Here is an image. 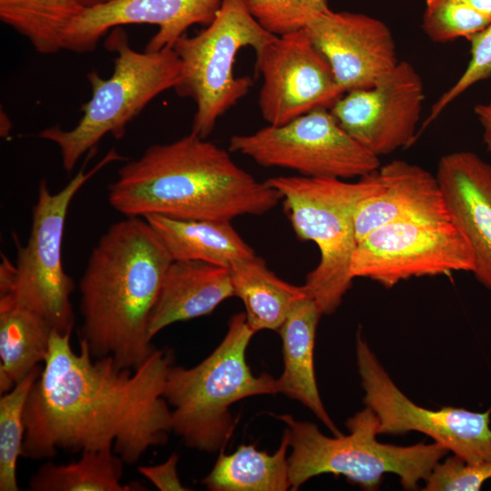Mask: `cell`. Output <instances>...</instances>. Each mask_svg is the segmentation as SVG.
<instances>
[{"mask_svg": "<svg viewBox=\"0 0 491 491\" xmlns=\"http://www.w3.org/2000/svg\"><path fill=\"white\" fill-rule=\"evenodd\" d=\"M288 447L289 435L286 429L273 455L256 449L255 445L245 444L230 455L221 451L202 483L211 491L290 490Z\"/></svg>", "mask_w": 491, "mask_h": 491, "instance_id": "cell-24", "label": "cell"}, {"mask_svg": "<svg viewBox=\"0 0 491 491\" xmlns=\"http://www.w3.org/2000/svg\"><path fill=\"white\" fill-rule=\"evenodd\" d=\"M424 101L419 73L399 61L372 86L345 93L329 110L346 133L380 157L415 141Z\"/></svg>", "mask_w": 491, "mask_h": 491, "instance_id": "cell-14", "label": "cell"}, {"mask_svg": "<svg viewBox=\"0 0 491 491\" xmlns=\"http://www.w3.org/2000/svg\"><path fill=\"white\" fill-rule=\"evenodd\" d=\"M70 336L52 332L25 406L21 457L113 448L133 465L149 448L165 445L172 423L163 394L171 350L155 349L138 368H122L111 356L94 358L83 340L75 353Z\"/></svg>", "mask_w": 491, "mask_h": 491, "instance_id": "cell-1", "label": "cell"}, {"mask_svg": "<svg viewBox=\"0 0 491 491\" xmlns=\"http://www.w3.org/2000/svg\"><path fill=\"white\" fill-rule=\"evenodd\" d=\"M125 461L113 448L85 450L68 464L45 462L32 476V491H130L141 485L123 484Z\"/></svg>", "mask_w": 491, "mask_h": 491, "instance_id": "cell-25", "label": "cell"}, {"mask_svg": "<svg viewBox=\"0 0 491 491\" xmlns=\"http://www.w3.org/2000/svg\"><path fill=\"white\" fill-rule=\"evenodd\" d=\"M112 148L91 170L82 166L69 183L52 193L45 179L39 182L25 246L16 239L15 263L2 256L0 296H7L41 316L60 334L72 332L75 314L71 294L75 285L65 273L62 244L71 201L80 188L108 164L123 160Z\"/></svg>", "mask_w": 491, "mask_h": 491, "instance_id": "cell-8", "label": "cell"}, {"mask_svg": "<svg viewBox=\"0 0 491 491\" xmlns=\"http://www.w3.org/2000/svg\"><path fill=\"white\" fill-rule=\"evenodd\" d=\"M235 296L230 268L195 260L169 265L148 325L153 339L166 326L206 316Z\"/></svg>", "mask_w": 491, "mask_h": 491, "instance_id": "cell-19", "label": "cell"}, {"mask_svg": "<svg viewBox=\"0 0 491 491\" xmlns=\"http://www.w3.org/2000/svg\"><path fill=\"white\" fill-rule=\"evenodd\" d=\"M281 199L267 180H257L226 150L192 132L149 146L108 187L110 205L125 216L232 221L264 215Z\"/></svg>", "mask_w": 491, "mask_h": 491, "instance_id": "cell-2", "label": "cell"}, {"mask_svg": "<svg viewBox=\"0 0 491 491\" xmlns=\"http://www.w3.org/2000/svg\"><path fill=\"white\" fill-rule=\"evenodd\" d=\"M254 335L246 314H235L225 337L206 358L191 368L170 366L163 396L173 407L172 432L186 446L224 451L236 426L231 406L249 396L279 393L277 379L266 373L253 375L246 362Z\"/></svg>", "mask_w": 491, "mask_h": 491, "instance_id": "cell-4", "label": "cell"}, {"mask_svg": "<svg viewBox=\"0 0 491 491\" xmlns=\"http://www.w3.org/2000/svg\"><path fill=\"white\" fill-rule=\"evenodd\" d=\"M281 195L298 238L318 247L320 260L303 286L322 315L336 312L353 278L350 263L357 241L355 214L381 188L378 170L355 182L337 178L276 176L267 179Z\"/></svg>", "mask_w": 491, "mask_h": 491, "instance_id": "cell-6", "label": "cell"}, {"mask_svg": "<svg viewBox=\"0 0 491 491\" xmlns=\"http://www.w3.org/2000/svg\"><path fill=\"white\" fill-rule=\"evenodd\" d=\"M491 479V459L469 463L457 456L438 462L425 481V491H478Z\"/></svg>", "mask_w": 491, "mask_h": 491, "instance_id": "cell-31", "label": "cell"}, {"mask_svg": "<svg viewBox=\"0 0 491 491\" xmlns=\"http://www.w3.org/2000/svg\"><path fill=\"white\" fill-rule=\"evenodd\" d=\"M475 115L483 129V141L486 150L491 152V100L478 104L475 107Z\"/></svg>", "mask_w": 491, "mask_h": 491, "instance_id": "cell-33", "label": "cell"}, {"mask_svg": "<svg viewBox=\"0 0 491 491\" xmlns=\"http://www.w3.org/2000/svg\"><path fill=\"white\" fill-rule=\"evenodd\" d=\"M275 416L286 425L289 435L290 490L322 474L344 476L365 490L378 489L386 474H395L405 489L416 490L448 452L436 442L411 446L379 442V422L368 406L348 418L349 434L333 436L291 415Z\"/></svg>", "mask_w": 491, "mask_h": 491, "instance_id": "cell-5", "label": "cell"}, {"mask_svg": "<svg viewBox=\"0 0 491 491\" xmlns=\"http://www.w3.org/2000/svg\"><path fill=\"white\" fill-rule=\"evenodd\" d=\"M490 23L462 0H426L422 29L431 41L446 43L461 37L470 40Z\"/></svg>", "mask_w": 491, "mask_h": 491, "instance_id": "cell-28", "label": "cell"}, {"mask_svg": "<svg viewBox=\"0 0 491 491\" xmlns=\"http://www.w3.org/2000/svg\"><path fill=\"white\" fill-rule=\"evenodd\" d=\"M179 456L172 454L165 462L154 466H141L138 472L160 491H186L190 488L182 485L176 465Z\"/></svg>", "mask_w": 491, "mask_h": 491, "instance_id": "cell-32", "label": "cell"}, {"mask_svg": "<svg viewBox=\"0 0 491 491\" xmlns=\"http://www.w3.org/2000/svg\"><path fill=\"white\" fill-rule=\"evenodd\" d=\"M235 296L246 307V322L252 331L280 328L293 306L308 296L304 286L279 278L255 255L230 268Z\"/></svg>", "mask_w": 491, "mask_h": 491, "instance_id": "cell-23", "label": "cell"}, {"mask_svg": "<svg viewBox=\"0 0 491 491\" xmlns=\"http://www.w3.org/2000/svg\"><path fill=\"white\" fill-rule=\"evenodd\" d=\"M144 218L173 261H203L231 268L256 255L231 221L175 219L160 215Z\"/></svg>", "mask_w": 491, "mask_h": 491, "instance_id": "cell-21", "label": "cell"}, {"mask_svg": "<svg viewBox=\"0 0 491 491\" xmlns=\"http://www.w3.org/2000/svg\"><path fill=\"white\" fill-rule=\"evenodd\" d=\"M381 188L355 214L356 241L388 223L406 219H452L438 180L424 167L393 160L378 169Z\"/></svg>", "mask_w": 491, "mask_h": 491, "instance_id": "cell-18", "label": "cell"}, {"mask_svg": "<svg viewBox=\"0 0 491 491\" xmlns=\"http://www.w3.org/2000/svg\"><path fill=\"white\" fill-rule=\"evenodd\" d=\"M109 0H79L81 5L85 7H93L101 4H104Z\"/></svg>", "mask_w": 491, "mask_h": 491, "instance_id": "cell-35", "label": "cell"}, {"mask_svg": "<svg viewBox=\"0 0 491 491\" xmlns=\"http://www.w3.org/2000/svg\"><path fill=\"white\" fill-rule=\"evenodd\" d=\"M471 57L467 66L455 82L433 104L422 129L435 121L453 101L476 83L491 77V23L470 40Z\"/></svg>", "mask_w": 491, "mask_h": 491, "instance_id": "cell-30", "label": "cell"}, {"mask_svg": "<svg viewBox=\"0 0 491 491\" xmlns=\"http://www.w3.org/2000/svg\"><path fill=\"white\" fill-rule=\"evenodd\" d=\"M222 1L109 0L83 10L66 28L63 49L78 54L93 51L110 29L132 24L158 26L145 50L173 47L192 25H209Z\"/></svg>", "mask_w": 491, "mask_h": 491, "instance_id": "cell-16", "label": "cell"}, {"mask_svg": "<svg viewBox=\"0 0 491 491\" xmlns=\"http://www.w3.org/2000/svg\"><path fill=\"white\" fill-rule=\"evenodd\" d=\"M229 151L264 167H280L319 178H360L376 172L379 156L346 133L329 109L319 108L282 125L235 135Z\"/></svg>", "mask_w": 491, "mask_h": 491, "instance_id": "cell-10", "label": "cell"}, {"mask_svg": "<svg viewBox=\"0 0 491 491\" xmlns=\"http://www.w3.org/2000/svg\"><path fill=\"white\" fill-rule=\"evenodd\" d=\"M474 268L471 246L452 219H406L381 225L358 241L350 276L391 288L412 277Z\"/></svg>", "mask_w": 491, "mask_h": 491, "instance_id": "cell-11", "label": "cell"}, {"mask_svg": "<svg viewBox=\"0 0 491 491\" xmlns=\"http://www.w3.org/2000/svg\"><path fill=\"white\" fill-rule=\"evenodd\" d=\"M173 259L144 217L114 223L93 247L79 283L80 340L94 358L138 368L155 349L148 325Z\"/></svg>", "mask_w": 491, "mask_h": 491, "instance_id": "cell-3", "label": "cell"}, {"mask_svg": "<svg viewBox=\"0 0 491 491\" xmlns=\"http://www.w3.org/2000/svg\"><path fill=\"white\" fill-rule=\"evenodd\" d=\"M356 358L364 403L379 422V435L420 432L466 462L491 459V406L485 412L443 406L437 410L416 405L395 384L360 332Z\"/></svg>", "mask_w": 491, "mask_h": 491, "instance_id": "cell-12", "label": "cell"}, {"mask_svg": "<svg viewBox=\"0 0 491 491\" xmlns=\"http://www.w3.org/2000/svg\"><path fill=\"white\" fill-rule=\"evenodd\" d=\"M249 14L269 33L280 36L304 29L330 10L327 0H243Z\"/></svg>", "mask_w": 491, "mask_h": 491, "instance_id": "cell-29", "label": "cell"}, {"mask_svg": "<svg viewBox=\"0 0 491 491\" xmlns=\"http://www.w3.org/2000/svg\"><path fill=\"white\" fill-rule=\"evenodd\" d=\"M322 313L306 296L291 309L278 329L283 344L284 371L278 380L279 393L296 400L311 410L332 432L342 434L329 416L319 394L314 348L317 325Z\"/></svg>", "mask_w": 491, "mask_h": 491, "instance_id": "cell-20", "label": "cell"}, {"mask_svg": "<svg viewBox=\"0 0 491 491\" xmlns=\"http://www.w3.org/2000/svg\"><path fill=\"white\" fill-rule=\"evenodd\" d=\"M304 29L344 93L372 86L399 62L389 27L373 16L330 9Z\"/></svg>", "mask_w": 491, "mask_h": 491, "instance_id": "cell-15", "label": "cell"}, {"mask_svg": "<svg viewBox=\"0 0 491 491\" xmlns=\"http://www.w3.org/2000/svg\"><path fill=\"white\" fill-rule=\"evenodd\" d=\"M436 178L449 215L468 240L472 272L491 291V165L471 151L443 155Z\"/></svg>", "mask_w": 491, "mask_h": 491, "instance_id": "cell-17", "label": "cell"}, {"mask_svg": "<svg viewBox=\"0 0 491 491\" xmlns=\"http://www.w3.org/2000/svg\"><path fill=\"white\" fill-rule=\"evenodd\" d=\"M469 6L491 19V0H462Z\"/></svg>", "mask_w": 491, "mask_h": 491, "instance_id": "cell-34", "label": "cell"}, {"mask_svg": "<svg viewBox=\"0 0 491 491\" xmlns=\"http://www.w3.org/2000/svg\"><path fill=\"white\" fill-rule=\"evenodd\" d=\"M105 45L116 54L113 72L106 78L95 70L87 74L91 96L81 106L77 124L69 130L53 126L38 134L57 145L68 173L106 135L122 138L128 123L158 95L174 89L179 79L181 63L173 47L136 51L121 27L114 28Z\"/></svg>", "mask_w": 491, "mask_h": 491, "instance_id": "cell-7", "label": "cell"}, {"mask_svg": "<svg viewBox=\"0 0 491 491\" xmlns=\"http://www.w3.org/2000/svg\"><path fill=\"white\" fill-rule=\"evenodd\" d=\"M52 328L38 315L0 296V393L11 390L45 363Z\"/></svg>", "mask_w": 491, "mask_h": 491, "instance_id": "cell-22", "label": "cell"}, {"mask_svg": "<svg viewBox=\"0 0 491 491\" xmlns=\"http://www.w3.org/2000/svg\"><path fill=\"white\" fill-rule=\"evenodd\" d=\"M35 366L0 398V491L19 490L16 466L21 456L25 425L24 411L30 390L40 376Z\"/></svg>", "mask_w": 491, "mask_h": 491, "instance_id": "cell-27", "label": "cell"}, {"mask_svg": "<svg viewBox=\"0 0 491 491\" xmlns=\"http://www.w3.org/2000/svg\"><path fill=\"white\" fill-rule=\"evenodd\" d=\"M84 9L79 0H0V19L36 52L53 55L64 50L65 32Z\"/></svg>", "mask_w": 491, "mask_h": 491, "instance_id": "cell-26", "label": "cell"}, {"mask_svg": "<svg viewBox=\"0 0 491 491\" xmlns=\"http://www.w3.org/2000/svg\"><path fill=\"white\" fill-rule=\"evenodd\" d=\"M276 36L260 25L243 0H223L205 28L175 43L181 70L174 90L195 104L192 133L207 138L217 120L250 91L252 78L234 73L239 51L251 47L256 54Z\"/></svg>", "mask_w": 491, "mask_h": 491, "instance_id": "cell-9", "label": "cell"}, {"mask_svg": "<svg viewBox=\"0 0 491 491\" xmlns=\"http://www.w3.org/2000/svg\"><path fill=\"white\" fill-rule=\"evenodd\" d=\"M256 72L263 78L259 109L271 125L330 109L345 94L305 29L276 36L256 53Z\"/></svg>", "mask_w": 491, "mask_h": 491, "instance_id": "cell-13", "label": "cell"}]
</instances>
